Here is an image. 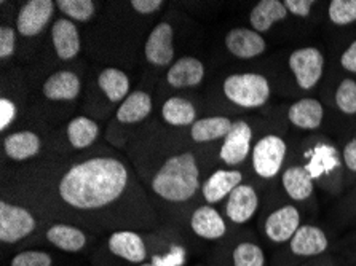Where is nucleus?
<instances>
[{"instance_id":"nucleus-24","label":"nucleus","mask_w":356,"mask_h":266,"mask_svg":"<svg viewBox=\"0 0 356 266\" xmlns=\"http://www.w3.org/2000/svg\"><path fill=\"white\" fill-rule=\"evenodd\" d=\"M152 112V99L145 91H134L128 94L117 110V120L120 123L133 124L145 120Z\"/></svg>"},{"instance_id":"nucleus-28","label":"nucleus","mask_w":356,"mask_h":266,"mask_svg":"<svg viewBox=\"0 0 356 266\" xmlns=\"http://www.w3.org/2000/svg\"><path fill=\"white\" fill-rule=\"evenodd\" d=\"M161 117L171 126H188L195 123L197 110L184 97H170L161 107Z\"/></svg>"},{"instance_id":"nucleus-1","label":"nucleus","mask_w":356,"mask_h":266,"mask_svg":"<svg viewBox=\"0 0 356 266\" xmlns=\"http://www.w3.org/2000/svg\"><path fill=\"white\" fill-rule=\"evenodd\" d=\"M128 171L115 158H91L72 166L58 185L64 203L77 209H98L125 192Z\"/></svg>"},{"instance_id":"nucleus-18","label":"nucleus","mask_w":356,"mask_h":266,"mask_svg":"<svg viewBox=\"0 0 356 266\" xmlns=\"http://www.w3.org/2000/svg\"><path fill=\"white\" fill-rule=\"evenodd\" d=\"M204 66L197 58L186 56L177 59L168 70L166 80L175 88H188V86H197L203 81Z\"/></svg>"},{"instance_id":"nucleus-37","label":"nucleus","mask_w":356,"mask_h":266,"mask_svg":"<svg viewBox=\"0 0 356 266\" xmlns=\"http://www.w3.org/2000/svg\"><path fill=\"white\" fill-rule=\"evenodd\" d=\"M284 7L291 15L299 16V18H307L314 10V0H286Z\"/></svg>"},{"instance_id":"nucleus-8","label":"nucleus","mask_w":356,"mask_h":266,"mask_svg":"<svg viewBox=\"0 0 356 266\" xmlns=\"http://www.w3.org/2000/svg\"><path fill=\"white\" fill-rule=\"evenodd\" d=\"M252 128L246 122L238 120L234 123L230 133L224 138L220 147V160L229 166H236L248 158L251 151Z\"/></svg>"},{"instance_id":"nucleus-15","label":"nucleus","mask_w":356,"mask_h":266,"mask_svg":"<svg viewBox=\"0 0 356 266\" xmlns=\"http://www.w3.org/2000/svg\"><path fill=\"white\" fill-rule=\"evenodd\" d=\"M111 252L129 263H143L147 257L145 244L138 233L117 231L109 238Z\"/></svg>"},{"instance_id":"nucleus-41","label":"nucleus","mask_w":356,"mask_h":266,"mask_svg":"<svg viewBox=\"0 0 356 266\" xmlns=\"http://www.w3.org/2000/svg\"><path fill=\"white\" fill-rule=\"evenodd\" d=\"M342 158H343L345 166H347V169L356 174V135L347 145H345Z\"/></svg>"},{"instance_id":"nucleus-16","label":"nucleus","mask_w":356,"mask_h":266,"mask_svg":"<svg viewBox=\"0 0 356 266\" xmlns=\"http://www.w3.org/2000/svg\"><path fill=\"white\" fill-rule=\"evenodd\" d=\"M243 174L240 171H216L207 182L203 183L202 193L207 203L214 204L222 201L225 197L234 192V190L241 185Z\"/></svg>"},{"instance_id":"nucleus-5","label":"nucleus","mask_w":356,"mask_h":266,"mask_svg":"<svg viewBox=\"0 0 356 266\" xmlns=\"http://www.w3.org/2000/svg\"><path fill=\"white\" fill-rule=\"evenodd\" d=\"M289 67L293 70L296 81L302 90L309 91L315 88L323 77L325 70V56L315 47L299 48L291 53Z\"/></svg>"},{"instance_id":"nucleus-6","label":"nucleus","mask_w":356,"mask_h":266,"mask_svg":"<svg viewBox=\"0 0 356 266\" xmlns=\"http://www.w3.org/2000/svg\"><path fill=\"white\" fill-rule=\"evenodd\" d=\"M35 230V219L19 206L0 203V241L15 244Z\"/></svg>"},{"instance_id":"nucleus-32","label":"nucleus","mask_w":356,"mask_h":266,"mask_svg":"<svg viewBox=\"0 0 356 266\" xmlns=\"http://www.w3.org/2000/svg\"><path fill=\"white\" fill-rule=\"evenodd\" d=\"M56 5L61 10V13L74 21H82V23L90 21L96 12L95 2H91V0H59Z\"/></svg>"},{"instance_id":"nucleus-38","label":"nucleus","mask_w":356,"mask_h":266,"mask_svg":"<svg viewBox=\"0 0 356 266\" xmlns=\"http://www.w3.org/2000/svg\"><path fill=\"white\" fill-rule=\"evenodd\" d=\"M15 115L16 107L13 102L2 97V99H0V129H2V131H5V129L12 124V122L15 120Z\"/></svg>"},{"instance_id":"nucleus-39","label":"nucleus","mask_w":356,"mask_h":266,"mask_svg":"<svg viewBox=\"0 0 356 266\" xmlns=\"http://www.w3.org/2000/svg\"><path fill=\"white\" fill-rule=\"evenodd\" d=\"M163 2L161 0H133L131 7L141 15H152L159 12Z\"/></svg>"},{"instance_id":"nucleus-14","label":"nucleus","mask_w":356,"mask_h":266,"mask_svg":"<svg viewBox=\"0 0 356 266\" xmlns=\"http://www.w3.org/2000/svg\"><path fill=\"white\" fill-rule=\"evenodd\" d=\"M51 39L56 54L63 61H69L80 53V35L71 19H58L51 27Z\"/></svg>"},{"instance_id":"nucleus-35","label":"nucleus","mask_w":356,"mask_h":266,"mask_svg":"<svg viewBox=\"0 0 356 266\" xmlns=\"http://www.w3.org/2000/svg\"><path fill=\"white\" fill-rule=\"evenodd\" d=\"M12 266H51V257L47 252L24 251L12 260Z\"/></svg>"},{"instance_id":"nucleus-9","label":"nucleus","mask_w":356,"mask_h":266,"mask_svg":"<svg viewBox=\"0 0 356 266\" xmlns=\"http://www.w3.org/2000/svg\"><path fill=\"white\" fill-rule=\"evenodd\" d=\"M175 32L170 23H160L154 27L145 42V59L157 67H165L175 58V47H172Z\"/></svg>"},{"instance_id":"nucleus-27","label":"nucleus","mask_w":356,"mask_h":266,"mask_svg":"<svg viewBox=\"0 0 356 266\" xmlns=\"http://www.w3.org/2000/svg\"><path fill=\"white\" fill-rule=\"evenodd\" d=\"M232 126H234V122L227 117H208L193 123L191 134L195 142H209V140L225 138Z\"/></svg>"},{"instance_id":"nucleus-34","label":"nucleus","mask_w":356,"mask_h":266,"mask_svg":"<svg viewBox=\"0 0 356 266\" xmlns=\"http://www.w3.org/2000/svg\"><path fill=\"white\" fill-rule=\"evenodd\" d=\"M337 108L345 115H355L356 113V81L345 78L341 81L336 91Z\"/></svg>"},{"instance_id":"nucleus-40","label":"nucleus","mask_w":356,"mask_h":266,"mask_svg":"<svg viewBox=\"0 0 356 266\" xmlns=\"http://www.w3.org/2000/svg\"><path fill=\"white\" fill-rule=\"evenodd\" d=\"M341 64L347 72L356 74V40L350 43V47L342 53Z\"/></svg>"},{"instance_id":"nucleus-33","label":"nucleus","mask_w":356,"mask_h":266,"mask_svg":"<svg viewBox=\"0 0 356 266\" xmlns=\"http://www.w3.org/2000/svg\"><path fill=\"white\" fill-rule=\"evenodd\" d=\"M329 19L336 26H348L356 21V0H332L327 10Z\"/></svg>"},{"instance_id":"nucleus-13","label":"nucleus","mask_w":356,"mask_h":266,"mask_svg":"<svg viewBox=\"0 0 356 266\" xmlns=\"http://www.w3.org/2000/svg\"><path fill=\"white\" fill-rule=\"evenodd\" d=\"M289 247L296 257H318L327 251L329 241L320 226L300 225L296 235L291 238Z\"/></svg>"},{"instance_id":"nucleus-7","label":"nucleus","mask_w":356,"mask_h":266,"mask_svg":"<svg viewBox=\"0 0 356 266\" xmlns=\"http://www.w3.org/2000/svg\"><path fill=\"white\" fill-rule=\"evenodd\" d=\"M55 2L51 0H29L19 10L16 26L21 35L34 37L45 29L48 21L51 19Z\"/></svg>"},{"instance_id":"nucleus-42","label":"nucleus","mask_w":356,"mask_h":266,"mask_svg":"<svg viewBox=\"0 0 356 266\" xmlns=\"http://www.w3.org/2000/svg\"><path fill=\"white\" fill-rule=\"evenodd\" d=\"M141 266H154V265H150V263H143Z\"/></svg>"},{"instance_id":"nucleus-19","label":"nucleus","mask_w":356,"mask_h":266,"mask_svg":"<svg viewBox=\"0 0 356 266\" xmlns=\"http://www.w3.org/2000/svg\"><path fill=\"white\" fill-rule=\"evenodd\" d=\"M82 83L74 72L61 70L43 83V94L50 101H72L79 96Z\"/></svg>"},{"instance_id":"nucleus-30","label":"nucleus","mask_w":356,"mask_h":266,"mask_svg":"<svg viewBox=\"0 0 356 266\" xmlns=\"http://www.w3.org/2000/svg\"><path fill=\"white\" fill-rule=\"evenodd\" d=\"M99 134V126L91 118L77 117L69 123L67 138L75 149H86L95 142Z\"/></svg>"},{"instance_id":"nucleus-10","label":"nucleus","mask_w":356,"mask_h":266,"mask_svg":"<svg viewBox=\"0 0 356 266\" xmlns=\"http://www.w3.org/2000/svg\"><path fill=\"white\" fill-rule=\"evenodd\" d=\"M300 228V213L294 206H283L267 217L266 236L272 242L283 244L291 241Z\"/></svg>"},{"instance_id":"nucleus-20","label":"nucleus","mask_w":356,"mask_h":266,"mask_svg":"<svg viewBox=\"0 0 356 266\" xmlns=\"http://www.w3.org/2000/svg\"><path fill=\"white\" fill-rule=\"evenodd\" d=\"M192 230L203 240H219L225 235L227 226L220 214L211 206H202L192 215Z\"/></svg>"},{"instance_id":"nucleus-4","label":"nucleus","mask_w":356,"mask_h":266,"mask_svg":"<svg viewBox=\"0 0 356 266\" xmlns=\"http://www.w3.org/2000/svg\"><path fill=\"white\" fill-rule=\"evenodd\" d=\"M284 140L277 134H267L259 139L252 149V167L259 177L272 178L282 171L286 156Z\"/></svg>"},{"instance_id":"nucleus-31","label":"nucleus","mask_w":356,"mask_h":266,"mask_svg":"<svg viewBox=\"0 0 356 266\" xmlns=\"http://www.w3.org/2000/svg\"><path fill=\"white\" fill-rule=\"evenodd\" d=\"M234 266H266L262 247L254 242H241L234 251Z\"/></svg>"},{"instance_id":"nucleus-17","label":"nucleus","mask_w":356,"mask_h":266,"mask_svg":"<svg viewBox=\"0 0 356 266\" xmlns=\"http://www.w3.org/2000/svg\"><path fill=\"white\" fill-rule=\"evenodd\" d=\"M323 117H325V108L318 99L314 97H304L298 102H294L289 107L288 118L296 128L299 129H318L323 123Z\"/></svg>"},{"instance_id":"nucleus-36","label":"nucleus","mask_w":356,"mask_h":266,"mask_svg":"<svg viewBox=\"0 0 356 266\" xmlns=\"http://www.w3.org/2000/svg\"><path fill=\"white\" fill-rule=\"evenodd\" d=\"M15 31L12 27H2L0 29V58L7 59L15 53Z\"/></svg>"},{"instance_id":"nucleus-11","label":"nucleus","mask_w":356,"mask_h":266,"mask_svg":"<svg viewBox=\"0 0 356 266\" xmlns=\"http://www.w3.org/2000/svg\"><path fill=\"white\" fill-rule=\"evenodd\" d=\"M225 47L235 58L252 59L261 56L266 51L267 43L254 29L235 27L225 35Z\"/></svg>"},{"instance_id":"nucleus-21","label":"nucleus","mask_w":356,"mask_h":266,"mask_svg":"<svg viewBox=\"0 0 356 266\" xmlns=\"http://www.w3.org/2000/svg\"><path fill=\"white\" fill-rule=\"evenodd\" d=\"M309 161L304 166L314 181L321 178L326 174H331L341 166V156L334 145L318 144L314 149L309 150Z\"/></svg>"},{"instance_id":"nucleus-25","label":"nucleus","mask_w":356,"mask_h":266,"mask_svg":"<svg viewBox=\"0 0 356 266\" xmlns=\"http://www.w3.org/2000/svg\"><path fill=\"white\" fill-rule=\"evenodd\" d=\"M5 153L15 161H24L40 151V139L35 133L19 131L10 134L3 142Z\"/></svg>"},{"instance_id":"nucleus-26","label":"nucleus","mask_w":356,"mask_h":266,"mask_svg":"<svg viewBox=\"0 0 356 266\" xmlns=\"http://www.w3.org/2000/svg\"><path fill=\"white\" fill-rule=\"evenodd\" d=\"M47 240L61 251L80 252L86 244V235L75 226L58 224L47 231Z\"/></svg>"},{"instance_id":"nucleus-2","label":"nucleus","mask_w":356,"mask_h":266,"mask_svg":"<svg viewBox=\"0 0 356 266\" xmlns=\"http://www.w3.org/2000/svg\"><path fill=\"white\" fill-rule=\"evenodd\" d=\"M200 188V171L195 156L181 153L171 156L152 178V190L170 203H184Z\"/></svg>"},{"instance_id":"nucleus-3","label":"nucleus","mask_w":356,"mask_h":266,"mask_svg":"<svg viewBox=\"0 0 356 266\" xmlns=\"http://www.w3.org/2000/svg\"><path fill=\"white\" fill-rule=\"evenodd\" d=\"M224 94L236 106L256 108L268 101L270 85L261 74H234L224 81Z\"/></svg>"},{"instance_id":"nucleus-12","label":"nucleus","mask_w":356,"mask_h":266,"mask_svg":"<svg viewBox=\"0 0 356 266\" xmlns=\"http://www.w3.org/2000/svg\"><path fill=\"white\" fill-rule=\"evenodd\" d=\"M259 208V197L256 190L246 183L236 187L229 194L227 204H225V214L236 225H243L254 217Z\"/></svg>"},{"instance_id":"nucleus-29","label":"nucleus","mask_w":356,"mask_h":266,"mask_svg":"<svg viewBox=\"0 0 356 266\" xmlns=\"http://www.w3.org/2000/svg\"><path fill=\"white\" fill-rule=\"evenodd\" d=\"M98 83L111 102H123L128 97L127 94L129 91V78L120 69H104L99 74Z\"/></svg>"},{"instance_id":"nucleus-23","label":"nucleus","mask_w":356,"mask_h":266,"mask_svg":"<svg viewBox=\"0 0 356 266\" xmlns=\"http://www.w3.org/2000/svg\"><path fill=\"white\" fill-rule=\"evenodd\" d=\"M282 183L288 197L294 201H305L314 193V178L304 166H291L283 172Z\"/></svg>"},{"instance_id":"nucleus-22","label":"nucleus","mask_w":356,"mask_h":266,"mask_svg":"<svg viewBox=\"0 0 356 266\" xmlns=\"http://www.w3.org/2000/svg\"><path fill=\"white\" fill-rule=\"evenodd\" d=\"M288 13L289 12L286 10L284 3L280 2V0H262V2H259L251 10L250 23L252 29L259 32V34H262V32L270 31V27L275 23L284 21Z\"/></svg>"}]
</instances>
